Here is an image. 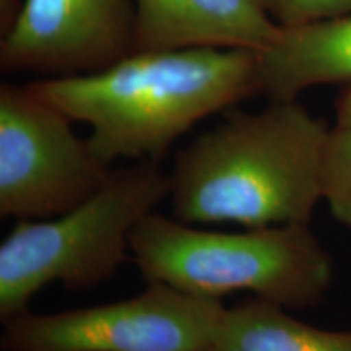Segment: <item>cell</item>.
<instances>
[{"mask_svg":"<svg viewBox=\"0 0 351 351\" xmlns=\"http://www.w3.org/2000/svg\"><path fill=\"white\" fill-rule=\"evenodd\" d=\"M36 93L73 122L103 163H161L205 117L258 93L257 52L223 47L134 51L98 72L43 78Z\"/></svg>","mask_w":351,"mask_h":351,"instance_id":"cell-1","label":"cell"},{"mask_svg":"<svg viewBox=\"0 0 351 351\" xmlns=\"http://www.w3.org/2000/svg\"><path fill=\"white\" fill-rule=\"evenodd\" d=\"M332 127L296 101L236 111L174 155L171 217L187 225H311Z\"/></svg>","mask_w":351,"mask_h":351,"instance_id":"cell-2","label":"cell"},{"mask_svg":"<svg viewBox=\"0 0 351 351\" xmlns=\"http://www.w3.org/2000/svg\"><path fill=\"white\" fill-rule=\"evenodd\" d=\"M130 256L145 282L221 301L234 293L288 311L319 306L333 261L309 225L210 231L153 212L135 226Z\"/></svg>","mask_w":351,"mask_h":351,"instance_id":"cell-3","label":"cell"},{"mask_svg":"<svg viewBox=\"0 0 351 351\" xmlns=\"http://www.w3.org/2000/svg\"><path fill=\"white\" fill-rule=\"evenodd\" d=\"M169 195V171L132 161L77 207L46 219H25L0 245V320L29 311L47 285L86 291L130 261L135 226Z\"/></svg>","mask_w":351,"mask_h":351,"instance_id":"cell-4","label":"cell"},{"mask_svg":"<svg viewBox=\"0 0 351 351\" xmlns=\"http://www.w3.org/2000/svg\"><path fill=\"white\" fill-rule=\"evenodd\" d=\"M226 306L148 282L137 296L2 324L3 351H213Z\"/></svg>","mask_w":351,"mask_h":351,"instance_id":"cell-5","label":"cell"},{"mask_svg":"<svg viewBox=\"0 0 351 351\" xmlns=\"http://www.w3.org/2000/svg\"><path fill=\"white\" fill-rule=\"evenodd\" d=\"M73 121L32 85H0V217L46 219L95 192L112 166L96 156Z\"/></svg>","mask_w":351,"mask_h":351,"instance_id":"cell-6","label":"cell"},{"mask_svg":"<svg viewBox=\"0 0 351 351\" xmlns=\"http://www.w3.org/2000/svg\"><path fill=\"white\" fill-rule=\"evenodd\" d=\"M134 0H25L0 69L46 78L98 72L135 51Z\"/></svg>","mask_w":351,"mask_h":351,"instance_id":"cell-7","label":"cell"},{"mask_svg":"<svg viewBox=\"0 0 351 351\" xmlns=\"http://www.w3.org/2000/svg\"><path fill=\"white\" fill-rule=\"evenodd\" d=\"M135 51H262L280 32L257 0H134Z\"/></svg>","mask_w":351,"mask_h":351,"instance_id":"cell-8","label":"cell"},{"mask_svg":"<svg viewBox=\"0 0 351 351\" xmlns=\"http://www.w3.org/2000/svg\"><path fill=\"white\" fill-rule=\"evenodd\" d=\"M258 93L269 101H296L324 85H351V15L298 28H280L257 52Z\"/></svg>","mask_w":351,"mask_h":351,"instance_id":"cell-9","label":"cell"},{"mask_svg":"<svg viewBox=\"0 0 351 351\" xmlns=\"http://www.w3.org/2000/svg\"><path fill=\"white\" fill-rule=\"evenodd\" d=\"M289 313L256 298L226 307L213 351H351V330H327Z\"/></svg>","mask_w":351,"mask_h":351,"instance_id":"cell-10","label":"cell"},{"mask_svg":"<svg viewBox=\"0 0 351 351\" xmlns=\"http://www.w3.org/2000/svg\"><path fill=\"white\" fill-rule=\"evenodd\" d=\"M322 202L341 226L351 231V127L328 134L322 168Z\"/></svg>","mask_w":351,"mask_h":351,"instance_id":"cell-11","label":"cell"},{"mask_svg":"<svg viewBox=\"0 0 351 351\" xmlns=\"http://www.w3.org/2000/svg\"><path fill=\"white\" fill-rule=\"evenodd\" d=\"M280 28H298L351 15V0H257Z\"/></svg>","mask_w":351,"mask_h":351,"instance_id":"cell-12","label":"cell"},{"mask_svg":"<svg viewBox=\"0 0 351 351\" xmlns=\"http://www.w3.org/2000/svg\"><path fill=\"white\" fill-rule=\"evenodd\" d=\"M25 0H2L0 2V32L7 34L19 20Z\"/></svg>","mask_w":351,"mask_h":351,"instance_id":"cell-13","label":"cell"},{"mask_svg":"<svg viewBox=\"0 0 351 351\" xmlns=\"http://www.w3.org/2000/svg\"><path fill=\"white\" fill-rule=\"evenodd\" d=\"M335 125L351 127V85L340 86L335 98Z\"/></svg>","mask_w":351,"mask_h":351,"instance_id":"cell-14","label":"cell"}]
</instances>
